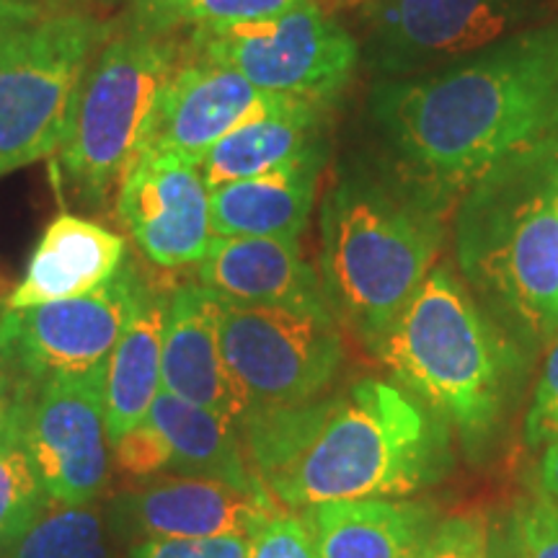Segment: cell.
Returning <instances> with one entry per match:
<instances>
[{
    "instance_id": "cell-6",
    "label": "cell",
    "mask_w": 558,
    "mask_h": 558,
    "mask_svg": "<svg viewBox=\"0 0 558 558\" xmlns=\"http://www.w3.org/2000/svg\"><path fill=\"white\" fill-rule=\"evenodd\" d=\"M177 65L171 41L140 26L111 34L96 52L58 150L62 179L83 205L101 207L122 184Z\"/></svg>"
},
{
    "instance_id": "cell-19",
    "label": "cell",
    "mask_w": 558,
    "mask_h": 558,
    "mask_svg": "<svg viewBox=\"0 0 558 558\" xmlns=\"http://www.w3.org/2000/svg\"><path fill=\"white\" fill-rule=\"evenodd\" d=\"M298 514L316 558H416L437 525L427 505L403 499L329 501Z\"/></svg>"
},
{
    "instance_id": "cell-11",
    "label": "cell",
    "mask_w": 558,
    "mask_h": 558,
    "mask_svg": "<svg viewBox=\"0 0 558 558\" xmlns=\"http://www.w3.org/2000/svg\"><path fill=\"white\" fill-rule=\"evenodd\" d=\"M145 277L122 264L88 295L0 313V360L32 393L52 380L83 378L109 365Z\"/></svg>"
},
{
    "instance_id": "cell-26",
    "label": "cell",
    "mask_w": 558,
    "mask_h": 558,
    "mask_svg": "<svg viewBox=\"0 0 558 558\" xmlns=\"http://www.w3.org/2000/svg\"><path fill=\"white\" fill-rule=\"evenodd\" d=\"M11 558H109L99 514L90 507L58 505L26 530Z\"/></svg>"
},
{
    "instance_id": "cell-20",
    "label": "cell",
    "mask_w": 558,
    "mask_h": 558,
    "mask_svg": "<svg viewBox=\"0 0 558 558\" xmlns=\"http://www.w3.org/2000/svg\"><path fill=\"white\" fill-rule=\"evenodd\" d=\"M324 153L279 166L251 179L209 190V220L215 235L300 239L316 205Z\"/></svg>"
},
{
    "instance_id": "cell-36",
    "label": "cell",
    "mask_w": 558,
    "mask_h": 558,
    "mask_svg": "<svg viewBox=\"0 0 558 558\" xmlns=\"http://www.w3.org/2000/svg\"><path fill=\"white\" fill-rule=\"evenodd\" d=\"M541 488L558 507V442L548 445L546 456L541 460Z\"/></svg>"
},
{
    "instance_id": "cell-3",
    "label": "cell",
    "mask_w": 558,
    "mask_h": 558,
    "mask_svg": "<svg viewBox=\"0 0 558 558\" xmlns=\"http://www.w3.org/2000/svg\"><path fill=\"white\" fill-rule=\"evenodd\" d=\"M463 282L494 324L533 344L558 337V135L501 158L456 202Z\"/></svg>"
},
{
    "instance_id": "cell-32",
    "label": "cell",
    "mask_w": 558,
    "mask_h": 558,
    "mask_svg": "<svg viewBox=\"0 0 558 558\" xmlns=\"http://www.w3.org/2000/svg\"><path fill=\"white\" fill-rule=\"evenodd\" d=\"M248 546L251 538H150L137 543L130 558H248Z\"/></svg>"
},
{
    "instance_id": "cell-35",
    "label": "cell",
    "mask_w": 558,
    "mask_h": 558,
    "mask_svg": "<svg viewBox=\"0 0 558 558\" xmlns=\"http://www.w3.org/2000/svg\"><path fill=\"white\" fill-rule=\"evenodd\" d=\"M24 393H32V390L21 386V383L16 380V375H13L11 369L5 367V362L0 360V422H3V416L9 414V409L16 403L19 396H24Z\"/></svg>"
},
{
    "instance_id": "cell-17",
    "label": "cell",
    "mask_w": 558,
    "mask_h": 558,
    "mask_svg": "<svg viewBox=\"0 0 558 558\" xmlns=\"http://www.w3.org/2000/svg\"><path fill=\"white\" fill-rule=\"evenodd\" d=\"M218 316L220 300L199 282H184L169 292L160 390L241 424V403L220 354Z\"/></svg>"
},
{
    "instance_id": "cell-29",
    "label": "cell",
    "mask_w": 558,
    "mask_h": 558,
    "mask_svg": "<svg viewBox=\"0 0 558 558\" xmlns=\"http://www.w3.org/2000/svg\"><path fill=\"white\" fill-rule=\"evenodd\" d=\"M416 558H488L486 518L465 514L437 522Z\"/></svg>"
},
{
    "instance_id": "cell-16",
    "label": "cell",
    "mask_w": 558,
    "mask_h": 558,
    "mask_svg": "<svg viewBox=\"0 0 558 558\" xmlns=\"http://www.w3.org/2000/svg\"><path fill=\"white\" fill-rule=\"evenodd\" d=\"M197 282L222 303L329 311L318 271L300 239L213 235L197 264Z\"/></svg>"
},
{
    "instance_id": "cell-15",
    "label": "cell",
    "mask_w": 558,
    "mask_h": 558,
    "mask_svg": "<svg viewBox=\"0 0 558 558\" xmlns=\"http://www.w3.org/2000/svg\"><path fill=\"white\" fill-rule=\"evenodd\" d=\"M282 512L267 492H246L207 476H160L124 499L120 518L145 538H254Z\"/></svg>"
},
{
    "instance_id": "cell-38",
    "label": "cell",
    "mask_w": 558,
    "mask_h": 558,
    "mask_svg": "<svg viewBox=\"0 0 558 558\" xmlns=\"http://www.w3.org/2000/svg\"><path fill=\"white\" fill-rule=\"evenodd\" d=\"M0 305H3V308H5V300H0Z\"/></svg>"
},
{
    "instance_id": "cell-12",
    "label": "cell",
    "mask_w": 558,
    "mask_h": 558,
    "mask_svg": "<svg viewBox=\"0 0 558 558\" xmlns=\"http://www.w3.org/2000/svg\"><path fill=\"white\" fill-rule=\"evenodd\" d=\"M26 435L50 501L88 507L109 478L107 367L41 386L32 399Z\"/></svg>"
},
{
    "instance_id": "cell-23",
    "label": "cell",
    "mask_w": 558,
    "mask_h": 558,
    "mask_svg": "<svg viewBox=\"0 0 558 558\" xmlns=\"http://www.w3.org/2000/svg\"><path fill=\"white\" fill-rule=\"evenodd\" d=\"M320 117L313 101L288 99L271 114L230 132L199 160L207 190L251 179L320 148Z\"/></svg>"
},
{
    "instance_id": "cell-8",
    "label": "cell",
    "mask_w": 558,
    "mask_h": 558,
    "mask_svg": "<svg viewBox=\"0 0 558 558\" xmlns=\"http://www.w3.org/2000/svg\"><path fill=\"white\" fill-rule=\"evenodd\" d=\"M218 339L243 416L318 399L344 362V337L331 311L220 300Z\"/></svg>"
},
{
    "instance_id": "cell-21",
    "label": "cell",
    "mask_w": 558,
    "mask_h": 558,
    "mask_svg": "<svg viewBox=\"0 0 558 558\" xmlns=\"http://www.w3.org/2000/svg\"><path fill=\"white\" fill-rule=\"evenodd\" d=\"M169 292L145 279L143 290L117 339L107 365V437L114 445L124 432L148 418L160 393V354Z\"/></svg>"
},
{
    "instance_id": "cell-31",
    "label": "cell",
    "mask_w": 558,
    "mask_h": 558,
    "mask_svg": "<svg viewBox=\"0 0 558 558\" xmlns=\"http://www.w3.org/2000/svg\"><path fill=\"white\" fill-rule=\"evenodd\" d=\"M525 439L533 448L558 442V337L550 341V352L535 386L533 403L525 418Z\"/></svg>"
},
{
    "instance_id": "cell-14",
    "label": "cell",
    "mask_w": 558,
    "mask_h": 558,
    "mask_svg": "<svg viewBox=\"0 0 558 558\" xmlns=\"http://www.w3.org/2000/svg\"><path fill=\"white\" fill-rule=\"evenodd\" d=\"M284 101L235 70L197 58L173 68L153 109L143 148L173 150L199 163L222 137L271 114Z\"/></svg>"
},
{
    "instance_id": "cell-9",
    "label": "cell",
    "mask_w": 558,
    "mask_h": 558,
    "mask_svg": "<svg viewBox=\"0 0 558 558\" xmlns=\"http://www.w3.org/2000/svg\"><path fill=\"white\" fill-rule=\"evenodd\" d=\"M192 47L267 94L313 104L339 94L360 62L352 34L313 0L275 19L194 29Z\"/></svg>"
},
{
    "instance_id": "cell-10",
    "label": "cell",
    "mask_w": 558,
    "mask_h": 558,
    "mask_svg": "<svg viewBox=\"0 0 558 558\" xmlns=\"http://www.w3.org/2000/svg\"><path fill=\"white\" fill-rule=\"evenodd\" d=\"M548 0H367L365 62L380 81L409 78L546 24Z\"/></svg>"
},
{
    "instance_id": "cell-37",
    "label": "cell",
    "mask_w": 558,
    "mask_h": 558,
    "mask_svg": "<svg viewBox=\"0 0 558 558\" xmlns=\"http://www.w3.org/2000/svg\"><path fill=\"white\" fill-rule=\"evenodd\" d=\"M21 3H34L41 9H68V0H21Z\"/></svg>"
},
{
    "instance_id": "cell-5",
    "label": "cell",
    "mask_w": 558,
    "mask_h": 558,
    "mask_svg": "<svg viewBox=\"0 0 558 558\" xmlns=\"http://www.w3.org/2000/svg\"><path fill=\"white\" fill-rule=\"evenodd\" d=\"M369 352L396 386L469 442L505 411L514 352L456 271L432 267Z\"/></svg>"
},
{
    "instance_id": "cell-4",
    "label": "cell",
    "mask_w": 558,
    "mask_h": 558,
    "mask_svg": "<svg viewBox=\"0 0 558 558\" xmlns=\"http://www.w3.org/2000/svg\"><path fill=\"white\" fill-rule=\"evenodd\" d=\"M442 209L393 177L349 171L320 205V284L339 326L378 341L435 267Z\"/></svg>"
},
{
    "instance_id": "cell-30",
    "label": "cell",
    "mask_w": 558,
    "mask_h": 558,
    "mask_svg": "<svg viewBox=\"0 0 558 558\" xmlns=\"http://www.w3.org/2000/svg\"><path fill=\"white\" fill-rule=\"evenodd\" d=\"M248 558H316L303 518L290 509L277 512L254 533Z\"/></svg>"
},
{
    "instance_id": "cell-28",
    "label": "cell",
    "mask_w": 558,
    "mask_h": 558,
    "mask_svg": "<svg viewBox=\"0 0 558 558\" xmlns=\"http://www.w3.org/2000/svg\"><path fill=\"white\" fill-rule=\"evenodd\" d=\"M111 448H114L117 469L130 478L153 481L171 471L173 458L169 442H166V437L153 427L148 418L130 432H124Z\"/></svg>"
},
{
    "instance_id": "cell-34",
    "label": "cell",
    "mask_w": 558,
    "mask_h": 558,
    "mask_svg": "<svg viewBox=\"0 0 558 558\" xmlns=\"http://www.w3.org/2000/svg\"><path fill=\"white\" fill-rule=\"evenodd\" d=\"M45 11L50 9H41V5L34 3H21V0H0V39L16 29V26L26 24V21L39 16V13Z\"/></svg>"
},
{
    "instance_id": "cell-27",
    "label": "cell",
    "mask_w": 558,
    "mask_h": 558,
    "mask_svg": "<svg viewBox=\"0 0 558 558\" xmlns=\"http://www.w3.org/2000/svg\"><path fill=\"white\" fill-rule=\"evenodd\" d=\"M512 525L522 558H558V507L543 488L514 507Z\"/></svg>"
},
{
    "instance_id": "cell-2",
    "label": "cell",
    "mask_w": 558,
    "mask_h": 558,
    "mask_svg": "<svg viewBox=\"0 0 558 558\" xmlns=\"http://www.w3.org/2000/svg\"><path fill=\"white\" fill-rule=\"evenodd\" d=\"M256 476L282 509L403 499L450 465L448 424L386 380L298 407L254 411L239 424Z\"/></svg>"
},
{
    "instance_id": "cell-18",
    "label": "cell",
    "mask_w": 558,
    "mask_h": 558,
    "mask_svg": "<svg viewBox=\"0 0 558 558\" xmlns=\"http://www.w3.org/2000/svg\"><path fill=\"white\" fill-rule=\"evenodd\" d=\"M128 259V241L99 222L62 213L47 226L26 275L9 292L3 311H24L96 292Z\"/></svg>"
},
{
    "instance_id": "cell-1",
    "label": "cell",
    "mask_w": 558,
    "mask_h": 558,
    "mask_svg": "<svg viewBox=\"0 0 558 558\" xmlns=\"http://www.w3.org/2000/svg\"><path fill=\"white\" fill-rule=\"evenodd\" d=\"M369 117L388 177L445 213L501 158L558 135V19L452 65L380 81Z\"/></svg>"
},
{
    "instance_id": "cell-33",
    "label": "cell",
    "mask_w": 558,
    "mask_h": 558,
    "mask_svg": "<svg viewBox=\"0 0 558 558\" xmlns=\"http://www.w3.org/2000/svg\"><path fill=\"white\" fill-rule=\"evenodd\" d=\"M488 558H522L512 518L497 520L488 525Z\"/></svg>"
},
{
    "instance_id": "cell-22",
    "label": "cell",
    "mask_w": 558,
    "mask_h": 558,
    "mask_svg": "<svg viewBox=\"0 0 558 558\" xmlns=\"http://www.w3.org/2000/svg\"><path fill=\"white\" fill-rule=\"evenodd\" d=\"M148 422L169 442L173 473L228 481L246 492H267L251 465L239 424L230 418L160 390Z\"/></svg>"
},
{
    "instance_id": "cell-25",
    "label": "cell",
    "mask_w": 558,
    "mask_h": 558,
    "mask_svg": "<svg viewBox=\"0 0 558 558\" xmlns=\"http://www.w3.org/2000/svg\"><path fill=\"white\" fill-rule=\"evenodd\" d=\"M303 3L308 0H132V9L135 26L166 37L181 26L213 29L275 19Z\"/></svg>"
},
{
    "instance_id": "cell-24",
    "label": "cell",
    "mask_w": 558,
    "mask_h": 558,
    "mask_svg": "<svg viewBox=\"0 0 558 558\" xmlns=\"http://www.w3.org/2000/svg\"><path fill=\"white\" fill-rule=\"evenodd\" d=\"M34 393L19 396L0 422V556L16 546L50 505L29 450V407Z\"/></svg>"
},
{
    "instance_id": "cell-7",
    "label": "cell",
    "mask_w": 558,
    "mask_h": 558,
    "mask_svg": "<svg viewBox=\"0 0 558 558\" xmlns=\"http://www.w3.org/2000/svg\"><path fill=\"white\" fill-rule=\"evenodd\" d=\"M111 24L50 9L0 39V177L60 150L75 94Z\"/></svg>"
},
{
    "instance_id": "cell-13",
    "label": "cell",
    "mask_w": 558,
    "mask_h": 558,
    "mask_svg": "<svg viewBox=\"0 0 558 558\" xmlns=\"http://www.w3.org/2000/svg\"><path fill=\"white\" fill-rule=\"evenodd\" d=\"M117 213L140 254L163 269L199 264L215 235L199 163L173 150L137 153L120 184Z\"/></svg>"
}]
</instances>
